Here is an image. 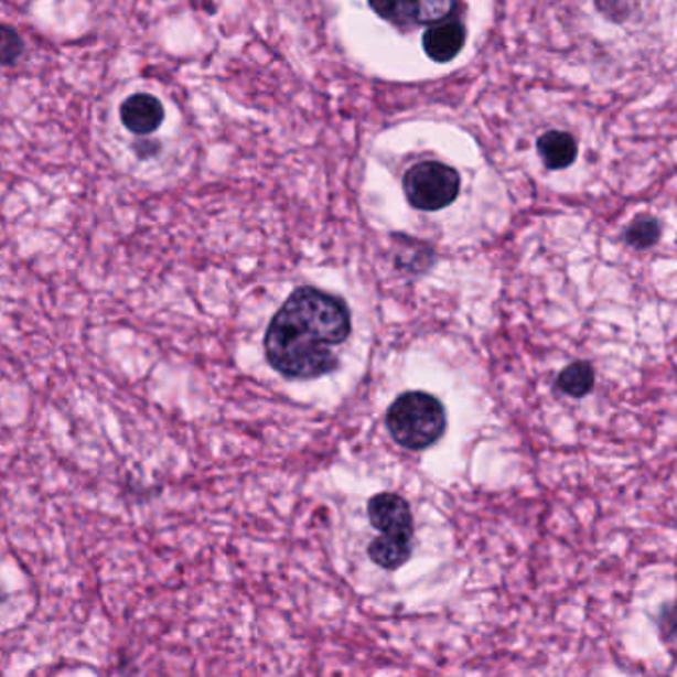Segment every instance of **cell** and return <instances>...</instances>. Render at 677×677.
<instances>
[{
  "instance_id": "11",
  "label": "cell",
  "mask_w": 677,
  "mask_h": 677,
  "mask_svg": "<svg viewBox=\"0 0 677 677\" xmlns=\"http://www.w3.org/2000/svg\"><path fill=\"white\" fill-rule=\"evenodd\" d=\"M662 236V226L652 216H640L634 223L630 224L626 230V243L636 250H648L656 246Z\"/></svg>"
},
{
  "instance_id": "3",
  "label": "cell",
  "mask_w": 677,
  "mask_h": 677,
  "mask_svg": "<svg viewBox=\"0 0 677 677\" xmlns=\"http://www.w3.org/2000/svg\"><path fill=\"white\" fill-rule=\"evenodd\" d=\"M405 193L418 211H440L454 203L460 193V174L444 163H418L405 174Z\"/></svg>"
},
{
  "instance_id": "4",
  "label": "cell",
  "mask_w": 677,
  "mask_h": 677,
  "mask_svg": "<svg viewBox=\"0 0 677 677\" xmlns=\"http://www.w3.org/2000/svg\"><path fill=\"white\" fill-rule=\"evenodd\" d=\"M380 19L400 29L436 24L450 19L458 0H368Z\"/></svg>"
},
{
  "instance_id": "2",
  "label": "cell",
  "mask_w": 677,
  "mask_h": 677,
  "mask_svg": "<svg viewBox=\"0 0 677 677\" xmlns=\"http://www.w3.org/2000/svg\"><path fill=\"white\" fill-rule=\"evenodd\" d=\"M387 426L398 444L425 450L444 434L445 410L432 395L407 393L388 408Z\"/></svg>"
},
{
  "instance_id": "8",
  "label": "cell",
  "mask_w": 677,
  "mask_h": 677,
  "mask_svg": "<svg viewBox=\"0 0 677 677\" xmlns=\"http://www.w3.org/2000/svg\"><path fill=\"white\" fill-rule=\"evenodd\" d=\"M537 151H539L545 165L552 171H561V169H567L574 163L579 147H577L574 137L567 131H547L537 141Z\"/></svg>"
},
{
  "instance_id": "1",
  "label": "cell",
  "mask_w": 677,
  "mask_h": 677,
  "mask_svg": "<svg viewBox=\"0 0 677 677\" xmlns=\"http://www.w3.org/2000/svg\"><path fill=\"white\" fill-rule=\"evenodd\" d=\"M351 335L345 301L315 288L293 291L271 320L266 355L283 377L318 378L337 367L333 348Z\"/></svg>"
},
{
  "instance_id": "10",
  "label": "cell",
  "mask_w": 677,
  "mask_h": 677,
  "mask_svg": "<svg viewBox=\"0 0 677 677\" xmlns=\"http://www.w3.org/2000/svg\"><path fill=\"white\" fill-rule=\"evenodd\" d=\"M557 387L569 397H587L594 387V368L587 361H577L569 367L562 368L561 375L557 378Z\"/></svg>"
},
{
  "instance_id": "5",
  "label": "cell",
  "mask_w": 677,
  "mask_h": 677,
  "mask_svg": "<svg viewBox=\"0 0 677 677\" xmlns=\"http://www.w3.org/2000/svg\"><path fill=\"white\" fill-rule=\"evenodd\" d=\"M368 519L370 525L388 539L412 541L415 537V519L408 507L407 499L397 494H378L368 502Z\"/></svg>"
},
{
  "instance_id": "13",
  "label": "cell",
  "mask_w": 677,
  "mask_h": 677,
  "mask_svg": "<svg viewBox=\"0 0 677 677\" xmlns=\"http://www.w3.org/2000/svg\"><path fill=\"white\" fill-rule=\"evenodd\" d=\"M658 624L662 640H666L668 644H677V604L662 609Z\"/></svg>"
},
{
  "instance_id": "12",
  "label": "cell",
  "mask_w": 677,
  "mask_h": 677,
  "mask_svg": "<svg viewBox=\"0 0 677 677\" xmlns=\"http://www.w3.org/2000/svg\"><path fill=\"white\" fill-rule=\"evenodd\" d=\"M22 49L24 44H22L19 32L0 24V66H9L12 62H17L22 54Z\"/></svg>"
},
{
  "instance_id": "9",
  "label": "cell",
  "mask_w": 677,
  "mask_h": 677,
  "mask_svg": "<svg viewBox=\"0 0 677 677\" xmlns=\"http://www.w3.org/2000/svg\"><path fill=\"white\" fill-rule=\"evenodd\" d=\"M367 552L370 561L378 565L380 569L397 571L410 559L412 541L388 539L385 535H380L375 541L368 542Z\"/></svg>"
},
{
  "instance_id": "7",
  "label": "cell",
  "mask_w": 677,
  "mask_h": 677,
  "mask_svg": "<svg viewBox=\"0 0 677 677\" xmlns=\"http://www.w3.org/2000/svg\"><path fill=\"white\" fill-rule=\"evenodd\" d=\"M465 30L458 20H440L425 32L426 54L434 62H450L464 46Z\"/></svg>"
},
{
  "instance_id": "6",
  "label": "cell",
  "mask_w": 677,
  "mask_h": 677,
  "mask_svg": "<svg viewBox=\"0 0 677 677\" xmlns=\"http://www.w3.org/2000/svg\"><path fill=\"white\" fill-rule=\"evenodd\" d=\"M163 106L161 101L153 96L147 94H137L127 99L121 106V121L123 126L137 136H149L159 129L163 123Z\"/></svg>"
}]
</instances>
